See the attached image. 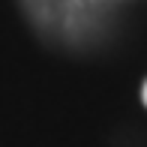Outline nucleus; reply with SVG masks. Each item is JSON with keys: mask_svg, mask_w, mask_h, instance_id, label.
<instances>
[{"mask_svg": "<svg viewBox=\"0 0 147 147\" xmlns=\"http://www.w3.org/2000/svg\"><path fill=\"white\" fill-rule=\"evenodd\" d=\"M141 96H144V102H147V84H144V90H141Z\"/></svg>", "mask_w": 147, "mask_h": 147, "instance_id": "nucleus-1", "label": "nucleus"}]
</instances>
